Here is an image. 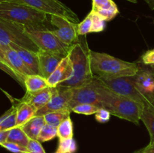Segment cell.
<instances>
[{"label": "cell", "mask_w": 154, "mask_h": 153, "mask_svg": "<svg viewBox=\"0 0 154 153\" xmlns=\"http://www.w3.org/2000/svg\"><path fill=\"white\" fill-rule=\"evenodd\" d=\"M83 104H95L100 107L99 93L93 80L88 85L73 88V94L69 103L70 108L72 109L76 105Z\"/></svg>", "instance_id": "11"}, {"label": "cell", "mask_w": 154, "mask_h": 153, "mask_svg": "<svg viewBox=\"0 0 154 153\" xmlns=\"http://www.w3.org/2000/svg\"><path fill=\"white\" fill-rule=\"evenodd\" d=\"M39 63V75L48 79L55 70L61 60L65 56L42 50L37 52Z\"/></svg>", "instance_id": "13"}, {"label": "cell", "mask_w": 154, "mask_h": 153, "mask_svg": "<svg viewBox=\"0 0 154 153\" xmlns=\"http://www.w3.org/2000/svg\"><path fill=\"white\" fill-rule=\"evenodd\" d=\"M140 67L141 68L145 69V70H149V71L154 74V64H152V65H144V64H142V65H140Z\"/></svg>", "instance_id": "38"}, {"label": "cell", "mask_w": 154, "mask_h": 153, "mask_svg": "<svg viewBox=\"0 0 154 153\" xmlns=\"http://www.w3.org/2000/svg\"><path fill=\"white\" fill-rule=\"evenodd\" d=\"M90 13L92 16V20H93L92 32H100L104 31L106 27V21L102 16H99L93 10H91Z\"/></svg>", "instance_id": "31"}, {"label": "cell", "mask_w": 154, "mask_h": 153, "mask_svg": "<svg viewBox=\"0 0 154 153\" xmlns=\"http://www.w3.org/2000/svg\"><path fill=\"white\" fill-rule=\"evenodd\" d=\"M21 3L45 12L48 15H58L66 18L75 23H79L78 15L61 0H9Z\"/></svg>", "instance_id": "8"}, {"label": "cell", "mask_w": 154, "mask_h": 153, "mask_svg": "<svg viewBox=\"0 0 154 153\" xmlns=\"http://www.w3.org/2000/svg\"><path fill=\"white\" fill-rule=\"evenodd\" d=\"M73 74V64L69 55L65 56L57 68L47 79L50 87H57L60 83L68 80Z\"/></svg>", "instance_id": "12"}, {"label": "cell", "mask_w": 154, "mask_h": 153, "mask_svg": "<svg viewBox=\"0 0 154 153\" xmlns=\"http://www.w3.org/2000/svg\"><path fill=\"white\" fill-rule=\"evenodd\" d=\"M76 141L73 138L69 139H59L57 153H75L77 151Z\"/></svg>", "instance_id": "26"}, {"label": "cell", "mask_w": 154, "mask_h": 153, "mask_svg": "<svg viewBox=\"0 0 154 153\" xmlns=\"http://www.w3.org/2000/svg\"><path fill=\"white\" fill-rule=\"evenodd\" d=\"M141 62L144 65L154 64V49L148 50L141 56Z\"/></svg>", "instance_id": "35"}, {"label": "cell", "mask_w": 154, "mask_h": 153, "mask_svg": "<svg viewBox=\"0 0 154 153\" xmlns=\"http://www.w3.org/2000/svg\"><path fill=\"white\" fill-rule=\"evenodd\" d=\"M71 110H61V111H56V112H49L44 116L45 122L47 124H51L55 127H58L60 123L64 121L66 118L70 116Z\"/></svg>", "instance_id": "24"}, {"label": "cell", "mask_w": 154, "mask_h": 153, "mask_svg": "<svg viewBox=\"0 0 154 153\" xmlns=\"http://www.w3.org/2000/svg\"></svg>", "instance_id": "46"}, {"label": "cell", "mask_w": 154, "mask_h": 153, "mask_svg": "<svg viewBox=\"0 0 154 153\" xmlns=\"http://www.w3.org/2000/svg\"><path fill=\"white\" fill-rule=\"evenodd\" d=\"M51 22L57 29L52 30L54 34L63 43L72 46L79 40L78 34V24L72 22L66 18L58 15L51 16Z\"/></svg>", "instance_id": "9"}, {"label": "cell", "mask_w": 154, "mask_h": 153, "mask_svg": "<svg viewBox=\"0 0 154 153\" xmlns=\"http://www.w3.org/2000/svg\"><path fill=\"white\" fill-rule=\"evenodd\" d=\"M90 49L85 40H78L71 46L69 57L73 64V74L68 80L60 83L58 86L67 88H75L90 84L94 78L91 70Z\"/></svg>", "instance_id": "3"}, {"label": "cell", "mask_w": 154, "mask_h": 153, "mask_svg": "<svg viewBox=\"0 0 154 153\" xmlns=\"http://www.w3.org/2000/svg\"><path fill=\"white\" fill-rule=\"evenodd\" d=\"M8 133H9V130H1V131H0V145H1L2 143H3V142L7 141Z\"/></svg>", "instance_id": "37"}, {"label": "cell", "mask_w": 154, "mask_h": 153, "mask_svg": "<svg viewBox=\"0 0 154 153\" xmlns=\"http://www.w3.org/2000/svg\"><path fill=\"white\" fill-rule=\"evenodd\" d=\"M0 18L24 26L35 25L45 23L48 14L26 4L5 1L0 3Z\"/></svg>", "instance_id": "4"}, {"label": "cell", "mask_w": 154, "mask_h": 153, "mask_svg": "<svg viewBox=\"0 0 154 153\" xmlns=\"http://www.w3.org/2000/svg\"><path fill=\"white\" fill-rule=\"evenodd\" d=\"M0 58H1V59H2L4 62H5L6 63H8L7 60H6V58H5V56L4 52H3V51L2 50L1 48H0ZM9 65H10V64H9Z\"/></svg>", "instance_id": "40"}, {"label": "cell", "mask_w": 154, "mask_h": 153, "mask_svg": "<svg viewBox=\"0 0 154 153\" xmlns=\"http://www.w3.org/2000/svg\"><path fill=\"white\" fill-rule=\"evenodd\" d=\"M5 1H9V0H0V3L2 2H5Z\"/></svg>", "instance_id": "44"}, {"label": "cell", "mask_w": 154, "mask_h": 153, "mask_svg": "<svg viewBox=\"0 0 154 153\" xmlns=\"http://www.w3.org/2000/svg\"><path fill=\"white\" fill-rule=\"evenodd\" d=\"M10 46L17 52L24 63L34 73V74H39V63L37 52L25 49L14 43H12Z\"/></svg>", "instance_id": "18"}, {"label": "cell", "mask_w": 154, "mask_h": 153, "mask_svg": "<svg viewBox=\"0 0 154 153\" xmlns=\"http://www.w3.org/2000/svg\"><path fill=\"white\" fill-rule=\"evenodd\" d=\"M28 153H46L43 146L38 140H29L26 146Z\"/></svg>", "instance_id": "33"}, {"label": "cell", "mask_w": 154, "mask_h": 153, "mask_svg": "<svg viewBox=\"0 0 154 153\" xmlns=\"http://www.w3.org/2000/svg\"><path fill=\"white\" fill-rule=\"evenodd\" d=\"M57 89V87H47L35 92H26V94L19 100L29 104L36 110H39L45 106L51 100V97Z\"/></svg>", "instance_id": "16"}, {"label": "cell", "mask_w": 154, "mask_h": 153, "mask_svg": "<svg viewBox=\"0 0 154 153\" xmlns=\"http://www.w3.org/2000/svg\"><path fill=\"white\" fill-rule=\"evenodd\" d=\"M1 146L2 147H4L5 148H6L7 150H8L9 152L13 153H28V150L27 148L25 146H23L19 145V144L14 143V142H3L1 144Z\"/></svg>", "instance_id": "32"}, {"label": "cell", "mask_w": 154, "mask_h": 153, "mask_svg": "<svg viewBox=\"0 0 154 153\" xmlns=\"http://www.w3.org/2000/svg\"><path fill=\"white\" fill-rule=\"evenodd\" d=\"M12 43L38 52L40 48L26 34L23 25L0 18V45L10 46Z\"/></svg>", "instance_id": "6"}, {"label": "cell", "mask_w": 154, "mask_h": 153, "mask_svg": "<svg viewBox=\"0 0 154 153\" xmlns=\"http://www.w3.org/2000/svg\"><path fill=\"white\" fill-rule=\"evenodd\" d=\"M0 89H1V90H2V92H4V93H5V94H6V95H7V96H8V98H10L11 101L14 102V98H12V97H11V96H10V95H9V94H8V93H7V92H5V91H4V90H3V89H2V88H0Z\"/></svg>", "instance_id": "41"}, {"label": "cell", "mask_w": 154, "mask_h": 153, "mask_svg": "<svg viewBox=\"0 0 154 153\" xmlns=\"http://www.w3.org/2000/svg\"><path fill=\"white\" fill-rule=\"evenodd\" d=\"M0 48L4 52L8 63L20 76L24 79L25 76L28 75L34 74V73L24 63L15 50L11 47L10 46H5V45H0Z\"/></svg>", "instance_id": "15"}, {"label": "cell", "mask_w": 154, "mask_h": 153, "mask_svg": "<svg viewBox=\"0 0 154 153\" xmlns=\"http://www.w3.org/2000/svg\"><path fill=\"white\" fill-rule=\"evenodd\" d=\"M57 136L59 139L73 138V123L70 116L62 122L57 127Z\"/></svg>", "instance_id": "25"}, {"label": "cell", "mask_w": 154, "mask_h": 153, "mask_svg": "<svg viewBox=\"0 0 154 153\" xmlns=\"http://www.w3.org/2000/svg\"><path fill=\"white\" fill-rule=\"evenodd\" d=\"M91 70L95 76L102 79L135 76L141 70L135 62L123 61L105 52L90 50Z\"/></svg>", "instance_id": "2"}, {"label": "cell", "mask_w": 154, "mask_h": 153, "mask_svg": "<svg viewBox=\"0 0 154 153\" xmlns=\"http://www.w3.org/2000/svg\"><path fill=\"white\" fill-rule=\"evenodd\" d=\"M99 96L100 107L110 112L111 115L128 120L138 125L141 120L144 104L134 101L113 92L101 83L96 76L93 79Z\"/></svg>", "instance_id": "1"}, {"label": "cell", "mask_w": 154, "mask_h": 153, "mask_svg": "<svg viewBox=\"0 0 154 153\" xmlns=\"http://www.w3.org/2000/svg\"><path fill=\"white\" fill-rule=\"evenodd\" d=\"M45 123L46 122H45L43 116H35L30 120H29L23 125L21 126V128L29 139L38 140L39 133L42 130Z\"/></svg>", "instance_id": "20"}, {"label": "cell", "mask_w": 154, "mask_h": 153, "mask_svg": "<svg viewBox=\"0 0 154 153\" xmlns=\"http://www.w3.org/2000/svg\"><path fill=\"white\" fill-rule=\"evenodd\" d=\"M147 103H148L149 104H150V106H151L152 107H153L154 109V98L152 99V100H149V101H147Z\"/></svg>", "instance_id": "42"}, {"label": "cell", "mask_w": 154, "mask_h": 153, "mask_svg": "<svg viewBox=\"0 0 154 153\" xmlns=\"http://www.w3.org/2000/svg\"><path fill=\"white\" fill-rule=\"evenodd\" d=\"M73 94V88H63L57 86V91L54 92L51 100L41 109L36 111L35 116H45L49 112L61 110H71L69 103Z\"/></svg>", "instance_id": "10"}, {"label": "cell", "mask_w": 154, "mask_h": 153, "mask_svg": "<svg viewBox=\"0 0 154 153\" xmlns=\"http://www.w3.org/2000/svg\"><path fill=\"white\" fill-rule=\"evenodd\" d=\"M24 86L26 92H35L49 87L48 80L39 74L28 75L24 78Z\"/></svg>", "instance_id": "21"}, {"label": "cell", "mask_w": 154, "mask_h": 153, "mask_svg": "<svg viewBox=\"0 0 154 153\" xmlns=\"http://www.w3.org/2000/svg\"><path fill=\"white\" fill-rule=\"evenodd\" d=\"M135 153H154V142H150L147 146L135 152Z\"/></svg>", "instance_id": "36"}, {"label": "cell", "mask_w": 154, "mask_h": 153, "mask_svg": "<svg viewBox=\"0 0 154 153\" xmlns=\"http://www.w3.org/2000/svg\"><path fill=\"white\" fill-rule=\"evenodd\" d=\"M141 120L148 130L150 137V142H154V109L147 102L144 104Z\"/></svg>", "instance_id": "22"}, {"label": "cell", "mask_w": 154, "mask_h": 153, "mask_svg": "<svg viewBox=\"0 0 154 153\" xmlns=\"http://www.w3.org/2000/svg\"><path fill=\"white\" fill-rule=\"evenodd\" d=\"M92 10L106 22L113 20L119 14L118 8L113 0H92Z\"/></svg>", "instance_id": "17"}, {"label": "cell", "mask_w": 154, "mask_h": 153, "mask_svg": "<svg viewBox=\"0 0 154 153\" xmlns=\"http://www.w3.org/2000/svg\"><path fill=\"white\" fill-rule=\"evenodd\" d=\"M23 29L26 34H27L42 50L63 56H66L69 54L72 46L63 43L54 34L52 30L47 28L44 24L23 25Z\"/></svg>", "instance_id": "5"}, {"label": "cell", "mask_w": 154, "mask_h": 153, "mask_svg": "<svg viewBox=\"0 0 154 153\" xmlns=\"http://www.w3.org/2000/svg\"><path fill=\"white\" fill-rule=\"evenodd\" d=\"M0 69L2 70H3L4 72H5L7 74H8L9 76H11L14 80L17 81L21 86H24V79L21 76H20L10 65H9L8 63H6L5 62L3 61L2 59L0 58Z\"/></svg>", "instance_id": "30"}, {"label": "cell", "mask_w": 154, "mask_h": 153, "mask_svg": "<svg viewBox=\"0 0 154 153\" xmlns=\"http://www.w3.org/2000/svg\"><path fill=\"white\" fill-rule=\"evenodd\" d=\"M17 100V104L16 106V114H17V126L23 125L29 120L35 116L37 110L26 102Z\"/></svg>", "instance_id": "19"}, {"label": "cell", "mask_w": 154, "mask_h": 153, "mask_svg": "<svg viewBox=\"0 0 154 153\" xmlns=\"http://www.w3.org/2000/svg\"><path fill=\"white\" fill-rule=\"evenodd\" d=\"M29 138L26 134L25 132L20 126H16L9 130L8 136V142H14L19 144L23 146L26 147L29 142Z\"/></svg>", "instance_id": "23"}, {"label": "cell", "mask_w": 154, "mask_h": 153, "mask_svg": "<svg viewBox=\"0 0 154 153\" xmlns=\"http://www.w3.org/2000/svg\"><path fill=\"white\" fill-rule=\"evenodd\" d=\"M97 78L101 83L119 95L138 103L144 104L146 102L145 98L137 88L134 76H122V77L111 78V79Z\"/></svg>", "instance_id": "7"}, {"label": "cell", "mask_w": 154, "mask_h": 153, "mask_svg": "<svg viewBox=\"0 0 154 153\" xmlns=\"http://www.w3.org/2000/svg\"><path fill=\"white\" fill-rule=\"evenodd\" d=\"M151 10H154V0H144Z\"/></svg>", "instance_id": "39"}, {"label": "cell", "mask_w": 154, "mask_h": 153, "mask_svg": "<svg viewBox=\"0 0 154 153\" xmlns=\"http://www.w3.org/2000/svg\"><path fill=\"white\" fill-rule=\"evenodd\" d=\"M93 20L90 13L88 14L85 19L78 24V34L79 36H85L88 33L92 32Z\"/></svg>", "instance_id": "29"}, {"label": "cell", "mask_w": 154, "mask_h": 153, "mask_svg": "<svg viewBox=\"0 0 154 153\" xmlns=\"http://www.w3.org/2000/svg\"><path fill=\"white\" fill-rule=\"evenodd\" d=\"M57 136V127L45 123L38 136V140L41 142H47Z\"/></svg>", "instance_id": "27"}, {"label": "cell", "mask_w": 154, "mask_h": 153, "mask_svg": "<svg viewBox=\"0 0 154 153\" xmlns=\"http://www.w3.org/2000/svg\"><path fill=\"white\" fill-rule=\"evenodd\" d=\"M110 112L104 108H100L97 112L95 114V118L99 123H106L111 118Z\"/></svg>", "instance_id": "34"}, {"label": "cell", "mask_w": 154, "mask_h": 153, "mask_svg": "<svg viewBox=\"0 0 154 153\" xmlns=\"http://www.w3.org/2000/svg\"><path fill=\"white\" fill-rule=\"evenodd\" d=\"M126 1H129V2H132V3L138 2V0H126Z\"/></svg>", "instance_id": "43"}, {"label": "cell", "mask_w": 154, "mask_h": 153, "mask_svg": "<svg viewBox=\"0 0 154 153\" xmlns=\"http://www.w3.org/2000/svg\"><path fill=\"white\" fill-rule=\"evenodd\" d=\"M134 77L137 88L145 98L146 102L154 98L153 74L141 68V70Z\"/></svg>", "instance_id": "14"}, {"label": "cell", "mask_w": 154, "mask_h": 153, "mask_svg": "<svg viewBox=\"0 0 154 153\" xmlns=\"http://www.w3.org/2000/svg\"><path fill=\"white\" fill-rule=\"evenodd\" d=\"M101 107L96 106L95 104H78L72 107V111L78 114H83V115H93L96 114L99 111Z\"/></svg>", "instance_id": "28"}, {"label": "cell", "mask_w": 154, "mask_h": 153, "mask_svg": "<svg viewBox=\"0 0 154 153\" xmlns=\"http://www.w3.org/2000/svg\"><path fill=\"white\" fill-rule=\"evenodd\" d=\"M54 153H57V152H54Z\"/></svg>", "instance_id": "45"}]
</instances>
